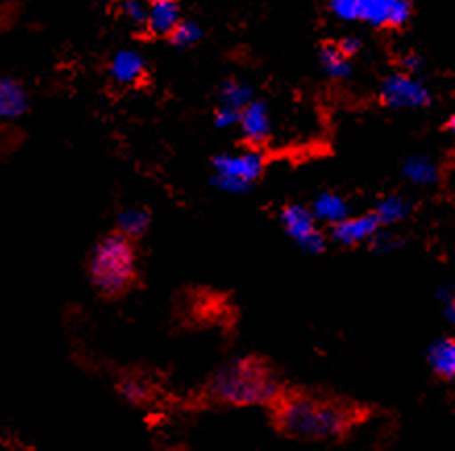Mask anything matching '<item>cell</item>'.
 Here are the masks:
<instances>
[{
  "instance_id": "6da1fadb",
  "label": "cell",
  "mask_w": 455,
  "mask_h": 451,
  "mask_svg": "<svg viewBox=\"0 0 455 451\" xmlns=\"http://www.w3.org/2000/svg\"><path fill=\"white\" fill-rule=\"evenodd\" d=\"M355 410L337 399L310 393L283 395L275 404V423L283 435L299 441L339 439L355 424Z\"/></svg>"
},
{
  "instance_id": "7a4b0ae2",
  "label": "cell",
  "mask_w": 455,
  "mask_h": 451,
  "mask_svg": "<svg viewBox=\"0 0 455 451\" xmlns=\"http://www.w3.org/2000/svg\"><path fill=\"white\" fill-rule=\"evenodd\" d=\"M206 395L225 406H275L285 395V389L267 362L242 358L212 373L206 383Z\"/></svg>"
},
{
  "instance_id": "3957f363",
  "label": "cell",
  "mask_w": 455,
  "mask_h": 451,
  "mask_svg": "<svg viewBox=\"0 0 455 451\" xmlns=\"http://www.w3.org/2000/svg\"><path fill=\"white\" fill-rule=\"evenodd\" d=\"M90 283L102 298L116 300L138 286V248L135 242L110 231L94 244L88 262Z\"/></svg>"
},
{
  "instance_id": "277c9868",
  "label": "cell",
  "mask_w": 455,
  "mask_h": 451,
  "mask_svg": "<svg viewBox=\"0 0 455 451\" xmlns=\"http://www.w3.org/2000/svg\"><path fill=\"white\" fill-rule=\"evenodd\" d=\"M329 11L337 20L362 21L372 28H402L411 17L408 0H333Z\"/></svg>"
},
{
  "instance_id": "5b68a950",
  "label": "cell",
  "mask_w": 455,
  "mask_h": 451,
  "mask_svg": "<svg viewBox=\"0 0 455 451\" xmlns=\"http://www.w3.org/2000/svg\"><path fill=\"white\" fill-rule=\"evenodd\" d=\"M264 157L258 150L223 152L212 158L211 181L227 194H245L264 173Z\"/></svg>"
},
{
  "instance_id": "8992f818",
  "label": "cell",
  "mask_w": 455,
  "mask_h": 451,
  "mask_svg": "<svg viewBox=\"0 0 455 451\" xmlns=\"http://www.w3.org/2000/svg\"><path fill=\"white\" fill-rule=\"evenodd\" d=\"M279 222L289 238L299 246L306 254H321L327 248V236L321 231L315 214L308 206L301 204H287L281 208Z\"/></svg>"
},
{
  "instance_id": "52a82bcc",
  "label": "cell",
  "mask_w": 455,
  "mask_h": 451,
  "mask_svg": "<svg viewBox=\"0 0 455 451\" xmlns=\"http://www.w3.org/2000/svg\"><path fill=\"white\" fill-rule=\"evenodd\" d=\"M380 101L389 109H422L430 104V90L416 76L391 73L380 84Z\"/></svg>"
},
{
  "instance_id": "ba28073f",
  "label": "cell",
  "mask_w": 455,
  "mask_h": 451,
  "mask_svg": "<svg viewBox=\"0 0 455 451\" xmlns=\"http://www.w3.org/2000/svg\"><path fill=\"white\" fill-rule=\"evenodd\" d=\"M380 231H383V225H380L377 214L366 213L349 216V219L339 222V225H335L331 230V239L335 244L346 246V248H354V246L371 244Z\"/></svg>"
},
{
  "instance_id": "9c48e42d",
  "label": "cell",
  "mask_w": 455,
  "mask_h": 451,
  "mask_svg": "<svg viewBox=\"0 0 455 451\" xmlns=\"http://www.w3.org/2000/svg\"><path fill=\"white\" fill-rule=\"evenodd\" d=\"M183 20L180 3L173 0H155L148 3V21L144 28V36L156 40H169V36L175 32Z\"/></svg>"
},
{
  "instance_id": "30bf717a",
  "label": "cell",
  "mask_w": 455,
  "mask_h": 451,
  "mask_svg": "<svg viewBox=\"0 0 455 451\" xmlns=\"http://www.w3.org/2000/svg\"><path fill=\"white\" fill-rule=\"evenodd\" d=\"M108 76L116 85H121V88H135V85H141V82H144L148 76L146 59L141 57L138 51L123 48V51L115 52L113 59L108 60Z\"/></svg>"
},
{
  "instance_id": "8fae6325",
  "label": "cell",
  "mask_w": 455,
  "mask_h": 451,
  "mask_svg": "<svg viewBox=\"0 0 455 451\" xmlns=\"http://www.w3.org/2000/svg\"><path fill=\"white\" fill-rule=\"evenodd\" d=\"M29 110V92L20 79L0 76V123L15 121Z\"/></svg>"
},
{
  "instance_id": "7c38bea8",
  "label": "cell",
  "mask_w": 455,
  "mask_h": 451,
  "mask_svg": "<svg viewBox=\"0 0 455 451\" xmlns=\"http://www.w3.org/2000/svg\"><path fill=\"white\" fill-rule=\"evenodd\" d=\"M239 129H242L243 140L248 141V144H254V146L264 144V141L270 138L268 104L254 98V101L243 109L242 121H239Z\"/></svg>"
},
{
  "instance_id": "4fadbf2b",
  "label": "cell",
  "mask_w": 455,
  "mask_h": 451,
  "mask_svg": "<svg viewBox=\"0 0 455 451\" xmlns=\"http://www.w3.org/2000/svg\"><path fill=\"white\" fill-rule=\"evenodd\" d=\"M310 213L315 214L316 222L329 225L333 230L346 219H349V204L343 196L335 194V191H321L310 204Z\"/></svg>"
},
{
  "instance_id": "5bb4252c",
  "label": "cell",
  "mask_w": 455,
  "mask_h": 451,
  "mask_svg": "<svg viewBox=\"0 0 455 451\" xmlns=\"http://www.w3.org/2000/svg\"><path fill=\"white\" fill-rule=\"evenodd\" d=\"M152 225V214L150 210L144 206H132L125 208L123 213L116 216V227L115 231H119L121 236H125L132 242H138L148 233Z\"/></svg>"
},
{
  "instance_id": "9a60e30c",
  "label": "cell",
  "mask_w": 455,
  "mask_h": 451,
  "mask_svg": "<svg viewBox=\"0 0 455 451\" xmlns=\"http://www.w3.org/2000/svg\"><path fill=\"white\" fill-rule=\"evenodd\" d=\"M428 364L441 379L455 383V339H439L430 345Z\"/></svg>"
},
{
  "instance_id": "2e32d148",
  "label": "cell",
  "mask_w": 455,
  "mask_h": 451,
  "mask_svg": "<svg viewBox=\"0 0 455 451\" xmlns=\"http://www.w3.org/2000/svg\"><path fill=\"white\" fill-rule=\"evenodd\" d=\"M116 393H119L127 404L144 406L155 398V385L140 374H125L116 381Z\"/></svg>"
},
{
  "instance_id": "e0dca14e",
  "label": "cell",
  "mask_w": 455,
  "mask_h": 451,
  "mask_svg": "<svg viewBox=\"0 0 455 451\" xmlns=\"http://www.w3.org/2000/svg\"><path fill=\"white\" fill-rule=\"evenodd\" d=\"M403 177L414 185H435L439 181L441 173L433 158L424 154H411L403 163Z\"/></svg>"
},
{
  "instance_id": "ac0fdd59",
  "label": "cell",
  "mask_w": 455,
  "mask_h": 451,
  "mask_svg": "<svg viewBox=\"0 0 455 451\" xmlns=\"http://www.w3.org/2000/svg\"><path fill=\"white\" fill-rule=\"evenodd\" d=\"M318 59H321L323 71L329 77L337 79V82H343V79L352 76V59H347L339 51L337 42H324L321 46V52H318Z\"/></svg>"
},
{
  "instance_id": "d6986e66",
  "label": "cell",
  "mask_w": 455,
  "mask_h": 451,
  "mask_svg": "<svg viewBox=\"0 0 455 451\" xmlns=\"http://www.w3.org/2000/svg\"><path fill=\"white\" fill-rule=\"evenodd\" d=\"M377 214V219L380 221V225L389 227V225H397L403 219H408L411 213V202L405 196L399 194H391L385 196L383 200H379L377 208L372 210Z\"/></svg>"
},
{
  "instance_id": "ffe728a7",
  "label": "cell",
  "mask_w": 455,
  "mask_h": 451,
  "mask_svg": "<svg viewBox=\"0 0 455 451\" xmlns=\"http://www.w3.org/2000/svg\"><path fill=\"white\" fill-rule=\"evenodd\" d=\"M219 96L220 104H225V107L243 110L251 101H254V90H251V85L245 82H239V79H225V82L220 84Z\"/></svg>"
},
{
  "instance_id": "44dd1931",
  "label": "cell",
  "mask_w": 455,
  "mask_h": 451,
  "mask_svg": "<svg viewBox=\"0 0 455 451\" xmlns=\"http://www.w3.org/2000/svg\"><path fill=\"white\" fill-rule=\"evenodd\" d=\"M202 38H204V28H202L196 20H186V17H183L181 23L175 28V32L169 36L167 42L175 48H192L198 44Z\"/></svg>"
},
{
  "instance_id": "7402d4cb",
  "label": "cell",
  "mask_w": 455,
  "mask_h": 451,
  "mask_svg": "<svg viewBox=\"0 0 455 451\" xmlns=\"http://www.w3.org/2000/svg\"><path fill=\"white\" fill-rule=\"evenodd\" d=\"M121 13L125 15L127 21H132L133 26H138L141 32H144L146 21H148V4L146 3H135V0H129V3L121 4Z\"/></svg>"
},
{
  "instance_id": "603a6c76",
  "label": "cell",
  "mask_w": 455,
  "mask_h": 451,
  "mask_svg": "<svg viewBox=\"0 0 455 451\" xmlns=\"http://www.w3.org/2000/svg\"><path fill=\"white\" fill-rule=\"evenodd\" d=\"M242 113L243 110H235L231 107H225V104H219L217 110H214V117H212L214 127L229 129V127L239 125V121H242Z\"/></svg>"
},
{
  "instance_id": "cb8c5ba5",
  "label": "cell",
  "mask_w": 455,
  "mask_h": 451,
  "mask_svg": "<svg viewBox=\"0 0 455 451\" xmlns=\"http://www.w3.org/2000/svg\"><path fill=\"white\" fill-rule=\"evenodd\" d=\"M403 246V239L395 236V233H385L380 231L377 238L371 242V248L374 252H379V254H391V252L399 250Z\"/></svg>"
},
{
  "instance_id": "d4e9b609",
  "label": "cell",
  "mask_w": 455,
  "mask_h": 451,
  "mask_svg": "<svg viewBox=\"0 0 455 451\" xmlns=\"http://www.w3.org/2000/svg\"><path fill=\"white\" fill-rule=\"evenodd\" d=\"M436 300L443 304V317L447 318V323L455 325V287L443 283V286L436 289Z\"/></svg>"
},
{
  "instance_id": "484cf974",
  "label": "cell",
  "mask_w": 455,
  "mask_h": 451,
  "mask_svg": "<svg viewBox=\"0 0 455 451\" xmlns=\"http://www.w3.org/2000/svg\"><path fill=\"white\" fill-rule=\"evenodd\" d=\"M337 46H339V51H341L343 54H346L347 59L355 57V54H358V52L362 51V42H360V38H354V36H347V38L339 40V42H337Z\"/></svg>"
},
{
  "instance_id": "4316f807",
  "label": "cell",
  "mask_w": 455,
  "mask_h": 451,
  "mask_svg": "<svg viewBox=\"0 0 455 451\" xmlns=\"http://www.w3.org/2000/svg\"><path fill=\"white\" fill-rule=\"evenodd\" d=\"M422 65H424V60L420 54H405V57L402 59L403 73H410V76H414V73L420 71Z\"/></svg>"
},
{
  "instance_id": "83f0119b",
  "label": "cell",
  "mask_w": 455,
  "mask_h": 451,
  "mask_svg": "<svg viewBox=\"0 0 455 451\" xmlns=\"http://www.w3.org/2000/svg\"><path fill=\"white\" fill-rule=\"evenodd\" d=\"M447 127H449V132H451L453 135H455V113L449 117V123H447Z\"/></svg>"
}]
</instances>
